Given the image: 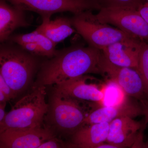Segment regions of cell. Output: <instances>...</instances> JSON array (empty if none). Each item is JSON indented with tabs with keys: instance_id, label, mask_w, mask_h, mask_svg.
<instances>
[{
	"instance_id": "obj_1",
	"label": "cell",
	"mask_w": 148,
	"mask_h": 148,
	"mask_svg": "<svg viewBox=\"0 0 148 148\" xmlns=\"http://www.w3.org/2000/svg\"><path fill=\"white\" fill-rule=\"evenodd\" d=\"M102 50L88 45L73 46L56 51L42 64L34 87H46L88 73L101 74Z\"/></svg>"
},
{
	"instance_id": "obj_2",
	"label": "cell",
	"mask_w": 148,
	"mask_h": 148,
	"mask_svg": "<svg viewBox=\"0 0 148 148\" xmlns=\"http://www.w3.org/2000/svg\"><path fill=\"white\" fill-rule=\"evenodd\" d=\"M46 87H34L7 113L0 123V133L8 129H26L42 126L49 104L46 100Z\"/></svg>"
},
{
	"instance_id": "obj_3",
	"label": "cell",
	"mask_w": 148,
	"mask_h": 148,
	"mask_svg": "<svg viewBox=\"0 0 148 148\" xmlns=\"http://www.w3.org/2000/svg\"><path fill=\"white\" fill-rule=\"evenodd\" d=\"M36 56L22 48L1 46L0 49V75L16 95L27 89L36 71Z\"/></svg>"
},
{
	"instance_id": "obj_4",
	"label": "cell",
	"mask_w": 148,
	"mask_h": 148,
	"mask_svg": "<svg viewBox=\"0 0 148 148\" xmlns=\"http://www.w3.org/2000/svg\"><path fill=\"white\" fill-rule=\"evenodd\" d=\"M73 27L88 45L100 50L117 42L139 46L142 41L134 38L117 28L95 19L92 11L75 14L71 18Z\"/></svg>"
},
{
	"instance_id": "obj_5",
	"label": "cell",
	"mask_w": 148,
	"mask_h": 148,
	"mask_svg": "<svg viewBox=\"0 0 148 148\" xmlns=\"http://www.w3.org/2000/svg\"><path fill=\"white\" fill-rule=\"evenodd\" d=\"M84 101L53 91L46 115L49 123L58 130L73 135L84 126L90 113Z\"/></svg>"
},
{
	"instance_id": "obj_6",
	"label": "cell",
	"mask_w": 148,
	"mask_h": 148,
	"mask_svg": "<svg viewBox=\"0 0 148 148\" xmlns=\"http://www.w3.org/2000/svg\"><path fill=\"white\" fill-rule=\"evenodd\" d=\"M94 17L100 23L113 25L132 38L148 43V24L137 10L103 8Z\"/></svg>"
},
{
	"instance_id": "obj_7",
	"label": "cell",
	"mask_w": 148,
	"mask_h": 148,
	"mask_svg": "<svg viewBox=\"0 0 148 148\" xmlns=\"http://www.w3.org/2000/svg\"><path fill=\"white\" fill-rule=\"evenodd\" d=\"M24 11L38 14L43 20L50 19L54 14L70 12L74 14L86 11L100 10L97 0H5Z\"/></svg>"
},
{
	"instance_id": "obj_8",
	"label": "cell",
	"mask_w": 148,
	"mask_h": 148,
	"mask_svg": "<svg viewBox=\"0 0 148 148\" xmlns=\"http://www.w3.org/2000/svg\"><path fill=\"white\" fill-rule=\"evenodd\" d=\"M101 74H106L125 95L140 101L148 96L143 79L136 69L119 67L109 62L103 55L100 64Z\"/></svg>"
},
{
	"instance_id": "obj_9",
	"label": "cell",
	"mask_w": 148,
	"mask_h": 148,
	"mask_svg": "<svg viewBox=\"0 0 148 148\" xmlns=\"http://www.w3.org/2000/svg\"><path fill=\"white\" fill-rule=\"evenodd\" d=\"M54 138L49 127L8 129L0 133L1 148H37Z\"/></svg>"
},
{
	"instance_id": "obj_10",
	"label": "cell",
	"mask_w": 148,
	"mask_h": 148,
	"mask_svg": "<svg viewBox=\"0 0 148 148\" xmlns=\"http://www.w3.org/2000/svg\"><path fill=\"white\" fill-rule=\"evenodd\" d=\"M135 100L134 101L127 96L115 105L104 106L94 110L86 118L83 126L110 123L116 119L123 117L133 118L144 115L143 106L140 102L138 103Z\"/></svg>"
},
{
	"instance_id": "obj_11",
	"label": "cell",
	"mask_w": 148,
	"mask_h": 148,
	"mask_svg": "<svg viewBox=\"0 0 148 148\" xmlns=\"http://www.w3.org/2000/svg\"><path fill=\"white\" fill-rule=\"evenodd\" d=\"M82 76L53 85V91L72 98L89 102L101 103L105 100V88L100 89L95 84L88 82Z\"/></svg>"
},
{
	"instance_id": "obj_12",
	"label": "cell",
	"mask_w": 148,
	"mask_h": 148,
	"mask_svg": "<svg viewBox=\"0 0 148 148\" xmlns=\"http://www.w3.org/2000/svg\"><path fill=\"white\" fill-rule=\"evenodd\" d=\"M145 123L146 121L141 122L128 116L113 120L110 123L106 143L120 147H130Z\"/></svg>"
},
{
	"instance_id": "obj_13",
	"label": "cell",
	"mask_w": 148,
	"mask_h": 148,
	"mask_svg": "<svg viewBox=\"0 0 148 148\" xmlns=\"http://www.w3.org/2000/svg\"><path fill=\"white\" fill-rule=\"evenodd\" d=\"M140 45L139 46H133L117 42L105 48L102 51L104 57L111 64L138 71Z\"/></svg>"
},
{
	"instance_id": "obj_14",
	"label": "cell",
	"mask_w": 148,
	"mask_h": 148,
	"mask_svg": "<svg viewBox=\"0 0 148 148\" xmlns=\"http://www.w3.org/2000/svg\"><path fill=\"white\" fill-rule=\"evenodd\" d=\"M110 123L86 125L72 135V143L82 148L95 147L106 143L108 136Z\"/></svg>"
},
{
	"instance_id": "obj_15",
	"label": "cell",
	"mask_w": 148,
	"mask_h": 148,
	"mask_svg": "<svg viewBox=\"0 0 148 148\" xmlns=\"http://www.w3.org/2000/svg\"><path fill=\"white\" fill-rule=\"evenodd\" d=\"M24 11L9 5L5 0L0 1V40H7L11 34L19 27L30 25Z\"/></svg>"
},
{
	"instance_id": "obj_16",
	"label": "cell",
	"mask_w": 148,
	"mask_h": 148,
	"mask_svg": "<svg viewBox=\"0 0 148 148\" xmlns=\"http://www.w3.org/2000/svg\"><path fill=\"white\" fill-rule=\"evenodd\" d=\"M36 30L47 37L56 45L63 41L76 31L72 25L71 18L56 17L54 20H43Z\"/></svg>"
},
{
	"instance_id": "obj_17",
	"label": "cell",
	"mask_w": 148,
	"mask_h": 148,
	"mask_svg": "<svg viewBox=\"0 0 148 148\" xmlns=\"http://www.w3.org/2000/svg\"><path fill=\"white\" fill-rule=\"evenodd\" d=\"M13 42L20 45L26 43H32L39 47L45 53L46 57H52L56 52V45L47 37L36 29L29 34L15 35L10 37Z\"/></svg>"
},
{
	"instance_id": "obj_18",
	"label": "cell",
	"mask_w": 148,
	"mask_h": 148,
	"mask_svg": "<svg viewBox=\"0 0 148 148\" xmlns=\"http://www.w3.org/2000/svg\"><path fill=\"white\" fill-rule=\"evenodd\" d=\"M138 71L143 79L148 97V43L142 42L139 51Z\"/></svg>"
},
{
	"instance_id": "obj_19",
	"label": "cell",
	"mask_w": 148,
	"mask_h": 148,
	"mask_svg": "<svg viewBox=\"0 0 148 148\" xmlns=\"http://www.w3.org/2000/svg\"><path fill=\"white\" fill-rule=\"evenodd\" d=\"M97 1L103 8H127L135 9L138 8L145 3L144 0H97Z\"/></svg>"
},
{
	"instance_id": "obj_20",
	"label": "cell",
	"mask_w": 148,
	"mask_h": 148,
	"mask_svg": "<svg viewBox=\"0 0 148 148\" xmlns=\"http://www.w3.org/2000/svg\"><path fill=\"white\" fill-rule=\"evenodd\" d=\"M0 91L5 95L8 101L14 99L17 95L10 86L6 82L3 78L0 75Z\"/></svg>"
},
{
	"instance_id": "obj_21",
	"label": "cell",
	"mask_w": 148,
	"mask_h": 148,
	"mask_svg": "<svg viewBox=\"0 0 148 148\" xmlns=\"http://www.w3.org/2000/svg\"><path fill=\"white\" fill-rule=\"evenodd\" d=\"M147 123L146 121L144 126L140 129L136 138L135 142L129 148H148V146L145 143L144 141V132L145 129L146 125Z\"/></svg>"
},
{
	"instance_id": "obj_22",
	"label": "cell",
	"mask_w": 148,
	"mask_h": 148,
	"mask_svg": "<svg viewBox=\"0 0 148 148\" xmlns=\"http://www.w3.org/2000/svg\"><path fill=\"white\" fill-rule=\"evenodd\" d=\"M37 148H68L60 140L55 138L46 141Z\"/></svg>"
},
{
	"instance_id": "obj_23",
	"label": "cell",
	"mask_w": 148,
	"mask_h": 148,
	"mask_svg": "<svg viewBox=\"0 0 148 148\" xmlns=\"http://www.w3.org/2000/svg\"><path fill=\"white\" fill-rule=\"evenodd\" d=\"M138 11L148 24V3H145L143 4L138 9Z\"/></svg>"
},
{
	"instance_id": "obj_24",
	"label": "cell",
	"mask_w": 148,
	"mask_h": 148,
	"mask_svg": "<svg viewBox=\"0 0 148 148\" xmlns=\"http://www.w3.org/2000/svg\"><path fill=\"white\" fill-rule=\"evenodd\" d=\"M68 148H82L79 147H77L74 145L73 144L71 143L70 145L67 146ZM91 148H124L120 147H117L113 145H111V144H109V143H106L102 144L101 145L97 146V147H95Z\"/></svg>"
},
{
	"instance_id": "obj_25",
	"label": "cell",
	"mask_w": 148,
	"mask_h": 148,
	"mask_svg": "<svg viewBox=\"0 0 148 148\" xmlns=\"http://www.w3.org/2000/svg\"><path fill=\"white\" fill-rule=\"evenodd\" d=\"M6 103H0V123L2 122L5 119L7 113L5 112Z\"/></svg>"
},
{
	"instance_id": "obj_26",
	"label": "cell",
	"mask_w": 148,
	"mask_h": 148,
	"mask_svg": "<svg viewBox=\"0 0 148 148\" xmlns=\"http://www.w3.org/2000/svg\"><path fill=\"white\" fill-rule=\"evenodd\" d=\"M140 102L143 106L144 115L145 117V120L148 123V103L146 101H142Z\"/></svg>"
},
{
	"instance_id": "obj_27",
	"label": "cell",
	"mask_w": 148,
	"mask_h": 148,
	"mask_svg": "<svg viewBox=\"0 0 148 148\" xmlns=\"http://www.w3.org/2000/svg\"><path fill=\"white\" fill-rule=\"evenodd\" d=\"M145 1V2L148 3V0H144Z\"/></svg>"
}]
</instances>
